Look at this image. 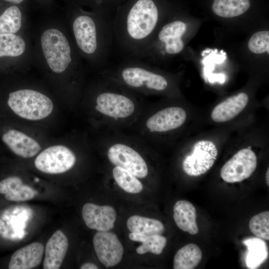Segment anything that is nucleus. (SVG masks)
I'll return each mask as SVG.
<instances>
[{"label":"nucleus","instance_id":"f257e3e1","mask_svg":"<svg viewBox=\"0 0 269 269\" xmlns=\"http://www.w3.org/2000/svg\"><path fill=\"white\" fill-rule=\"evenodd\" d=\"M158 0H125L113 18L114 45L125 57L140 58L160 26Z\"/></svg>","mask_w":269,"mask_h":269},{"label":"nucleus","instance_id":"f03ea898","mask_svg":"<svg viewBox=\"0 0 269 269\" xmlns=\"http://www.w3.org/2000/svg\"><path fill=\"white\" fill-rule=\"evenodd\" d=\"M76 14L72 27L78 48L93 63L106 68L114 45V14L97 9Z\"/></svg>","mask_w":269,"mask_h":269},{"label":"nucleus","instance_id":"7ed1b4c3","mask_svg":"<svg viewBox=\"0 0 269 269\" xmlns=\"http://www.w3.org/2000/svg\"><path fill=\"white\" fill-rule=\"evenodd\" d=\"M103 74L126 88L145 94L165 91L167 79L139 58L126 56L119 63L106 68Z\"/></svg>","mask_w":269,"mask_h":269},{"label":"nucleus","instance_id":"20e7f679","mask_svg":"<svg viewBox=\"0 0 269 269\" xmlns=\"http://www.w3.org/2000/svg\"><path fill=\"white\" fill-rule=\"evenodd\" d=\"M97 85L95 109L104 117L115 121L130 118L136 110L133 91L114 79L103 74Z\"/></svg>","mask_w":269,"mask_h":269},{"label":"nucleus","instance_id":"39448f33","mask_svg":"<svg viewBox=\"0 0 269 269\" xmlns=\"http://www.w3.org/2000/svg\"><path fill=\"white\" fill-rule=\"evenodd\" d=\"M5 105L12 114L32 121L47 118L54 108L53 103L48 97L31 89H20L9 93Z\"/></svg>","mask_w":269,"mask_h":269},{"label":"nucleus","instance_id":"423d86ee","mask_svg":"<svg viewBox=\"0 0 269 269\" xmlns=\"http://www.w3.org/2000/svg\"><path fill=\"white\" fill-rule=\"evenodd\" d=\"M41 45L51 70L56 73L66 71L73 59L72 49L65 35L58 29H48L41 35Z\"/></svg>","mask_w":269,"mask_h":269},{"label":"nucleus","instance_id":"0eeeda50","mask_svg":"<svg viewBox=\"0 0 269 269\" xmlns=\"http://www.w3.org/2000/svg\"><path fill=\"white\" fill-rule=\"evenodd\" d=\"M76 157L67 146L57 144L41 151L34 160V165L40 171L50 174H61L70 170L75 165Z\"/></svg>","mask_w":269,"mask_h":269},{"label":"nucleus","instance_id":"6e6552de","mask_svg":"<svg viewBox=\"0 0 269 269\" xmlns=\"http://www.w3.org/2000/svg\"><path fill=\"white\" fill-rule=\"evenodd\" d=\"M218 154L217 147L213 141L199 140L193 145L192 152L184 157L182 169L190 176L204 174L213 166Z\"/></svg>","mask_w":269,"mask_h":269},{"label":"nucleus","instance_id":"1a4fd4ad","mask_svg":"<svg viewBox=\"0 0 269 269\" xmlns=\"http://www.w3.org/2000/svg\"><path fill=\"white\" fill-rule=\"evenodd\" d=\"M110 162L121 167L138 178L145 177L148 172L147 164L141 155L133 147L121 142L110 145L107 152Z\"/></svg>","mask_w":269,"mask_h":269},{"label":"nucleus","instance_id":"9d476101","mask_svg":"<svg viewBox=\"0 0 269 269\" xmlns=\"http://www.w3.org/2000/svg\"><path fill=\"white\" fill-rule=\"evenodd\" d=\"M257 165V157L250 148L237 151L222 167L220 176L228 183L240 182L249 178Z\"/></svg>","mask_w":269,"mask_h":269},{"label":"nucleus","instance_id":"9b49d317","mask_svg":"<svg viewBox=\"0 0 269 269\" xmlns=\"http://www.w3.org/2000/svg\"><path fill=\"white\" fill-rule=\"evenodd\" d=\"M0 138L13 153L22 158H31L41 149V145L34 138L8 126L0 127Z\"/></svg>","mask_w":269,"mask_h":269},{"label":"nucleus","instance_id":"f8f14e48","mask_svg":"<svg viewBox=\"0 0 269 269\" xmlns=\"http://www.w3.org/2000/svg\"><path fill=\"white\" fill-rule=\"evenodd\" d=\"M93 242L98 259L106 267H114L121 262L124 249L116 234L98 231L95 234Z\"/></svg>","mask_w":269,"mask_h":269},{"label":"nucleus","instance_id":"ddd939ff","mask_svg":"<svg viewBox=\"0 0 269 269\" xmlns=\"http://www.w3.org/2000/svg\"><path fill=\"white\" fill-rule=\"evenodd\" d=\"M186 118V113L183 108L170 107L150 116L147 119L145 126L150 133H165L180 127L184 124Z\"/></svg>","mask_w":269,"mask_h":269},{"label":"nucleus","instance_id":"4468645a","mask_svg":"<svg viewBox=\"0 0 269 269\" xmlns=\"http://www.w3.org/2000/svg\"><path fill=\"white\" fill-rule=\"evenodd\" d=\"M82 215L87 227L98 231L112 230L117 218L116 210L112 206L91 203H86L83 206Z\"/></svg>","mask_w":269,"mask_h":269},{"label":"nucleus","instance_id":"2eb2a0df","mask_svg":"<svg viewBox=\"0 0 269 269\" xmlns=\"http://www.w3.org/2000/svg\"><path fill=\"white\" fill-rule=\"evenodd\" d=\"M248 102L249 97L244 92L229 97L213 108L211 113V119L216 123L228 122L239 115L245 109Z\"/></svg>","mask_w":269,"mask_h":269},{"label":"nucleus","instance_id":"dca6fc26","mask_svg":"<svg viewBox=\"0 0 269 269\" xmlns=\"http://www.w3.org/2000/svg\"><path fill=\"white\" fill-rule=\"evenodd\" d=\"M68 240L61 230L56 231L47 241L43 262L44 269H58L66 256Z\"/></svg>","mask_w":269,"mask_h":269},{"label":"nucleus","instance_id":"f3484780","mask_svg":"<svg viewBox=\"0 0 269 269\" xmlns=\"http://www.w3.org/2000/svg\"><path fill=\"white\" fill-rule=\"evenodd\" d=\"M43 245L39 242L32 243L16 251L11 256L8 264L9 269H31L41 262Z\"/></svg>","mask_w":269,"mask_h":269},{"label":"nucleus","instance_id":"a211bd4d","mask_svg":"<svg viewBox=\"0 0 269 269\" xmlns=\"http://www.w3.org/2000/svg\"><path fill=\"white\" fill-rule=\"evenodd\" d=\"M0 194L10 201H25L35 196L36 191L29 186L23 184L17 176H9L0 181Z\"/></svg>","mask_w":269,"mask_h":269},{"label":"nucleus","instance_id":"6ab92c4d","mask_svg":"<svg viewBox=\"0 0 269 269\" xmlns=\"http://www.w3.org/2000/svg\"><path fill=\"white\" fill-rule=\"evenodd\" d=\"M173 218L177 226L182 231L191 235L199 232L196 223L195 207L187 200H179L173 207Z\"/></svg>","mask_w":269,"mask_h":269},{"label":"nucleus","instance_id":"aec40b11","mask_svg":"<svg viewBox=\"0 0 269 269\" xmlns=\"http://www.w3.org/2000/svg\"><path fill=\"white\" fill-rule=\"evenodd\" d=\"M243 243L247 247L245 263L250 269H255L264 263L268 258L266 242L259 237L246 239Z\"/></svg>","mask_w":269,"mask_h":269},{"label":"nucleus","instance_id":"412c9836","mask_svg":"<svg viewBox=\"0 0 269 269\" xmlns=\"http://www.w3.org/2000/svg\"><path fill=\"white\" fill-rule=\"evenodd\" d=\"M202 259V253L200 248L195 244H188L180 248L175 255L173 269H194Z\"/></svg>","mask_w":269,"mask_h":269},{"label":"nucleus","instance_id":"4be33fe9","mask_svg":"<svg viewBox=\"0 0 269 269\" xmlns=\"http://www.w3.org/2000/svg\"><path fill=\"white\" fill-rule=\"evenodd\" d=\"M127 227L131 232L146 235H161L164 231V225L159 220L139 215L131 216Z\"/></svg>","mask_w":269,"mask_h":269},{"label":"nucleus","instance_id":"5701e85b","mask_svg":"<svg viewBox=\"0 0 269 269\" xmlns=\"http://www.w3.org/2000/svg\"><path fill=\"white\" fill-rule=\"evenodd\" d=\"M129 236L131 240L141 243V245L136 249V253L139 255L147 252L160 255L167 243L166 238L161 235H146L131 232Z\"/></svg>","mask_w":269,"mask_h":269},{"label":"nucleus","instance_id":"b1692460","mask_svg":"<svg viewBox=\"0 0 269 269\" xmlns=\"http://www.w3.org/2000/svg\"><path fill=\"white\" fill-rule=\"evenodd\" d=\"M250 6V0H214L212 9L218 16L230 18L244 13Z\"/></svg>","mask_w":269,"mask_h":269},{"label":"nucleus","instance_id":"393cba45","mask_svg":"<svg viewBox=\"0 0 269 269\" xmlns=\"http://www.w3.org/2000/svg\"><path fill=\"white\" fill-rule=\"evenodd\" d=\"M24 39L15 34H0V57H17L25 50Z\"/></svg>","mask_w":269,"mask_h":269},{"label":"nucleus","instance_id":"a878e982","mask_svg":"<svg viewBox=\"0 0 269 269\" xmlns=\"http://www.w3.org/2000/svg\"><path fill=\"white\" fill-rule=\"evenodd\" d=\"M22 13L19 8L13 5L0 15V34H14L20 28Z\"/></svg>","mask_w":269,"mask_h":269},{"label":"nucleus","instance_id":"bb28decb","mask_svg":"<svg viewBox=\"0 0 269 269\" xmlns=\"http://www.w3.org/2000/svg\"><path fill=\"white\" fill-rule=\"evenodd\" d=\"M113 175L117 184L127 192L137 194L143 189V185L138 178L121 167L115 166Z\"/></svg>","mask_w":269,"mask_h":269},{"label":"nucleus","instance_id":"cd10ccee","mask_svg":"<svg viewBox=\"0 0 269 269\" xmlns=\"http://www.w3.org/2000/svg\"><path fill=\"white\" fill-rule=\"evenodd\" d=\"M249 227L251 232L257 237L269 240V212H262L254 216L250 220Z\"/></svg>","mask_w":269,"mask_h":269},{"label":"nucleus","instance_id":"c85d7f7f","mask_svg":"<svg viewBox=\"0 0 269 269\" xmlns=\"http://www.w3.org/2000/svg\"><path fill=\"white\" fill-rule=\"evenodd\" d=\"M248 46L249 50L255 54L265 52L269 53V31L265 30L255 33L250 38Z\"/></svg>","mask_w":269,"mask_h":269},{"label":"nucleus","instance_id":"c756f323","mask_svg":"<svg viewBox=\"0 0 269 269\" xmlns=\"http://www.w3.org/2000/svg\"><path fill=\"white\" fill-rule=\"evenodd\" d=\"M92 6L95 9L100 10L113 14L125 0H82Z\"/></svg>","mask_w":269,"mask_h":269},{"label":"nucleus","instance_id":"7c9ffc66","mask_svg":"<svg viewBox=\"0 0 269 269\" xmlns=\"http://www.w3.org/2000/svg\"><path fill=\"white\" fill-rule=\"evenodd\" d=\"M80 269H98V267L94 264L91 263H86L82 265L80 268Z\"/></svg>","mask_w":269,"mask_h":269},{"label":"nucleus","instance_id":"2f4dec72","mask_svg":"<svg viewBox=\"0 0 269 269\" xmlns=\"http://www.w3.org/2000/svg\"><path fill=\"white\" fill-rule=\"evenodd\" d=\"M5 1L9 2L10 3L14 4H19L22 3L25 0H4Z\"/></svg>","mask_w":269,"mask_h":269},{"label":"nucleus","instance_id":"473e14b6","mask_svg":"<svg viewBox=\"0 0 269 269\" xmlns=\"http://www.w3.org/2000/svg\"><path fill=\"white\" fill-rule=\"evenodd\" d=\"M269 168H268L266 174V181L267 185L269 186Z\"/></svg>","mask_w":269,"mask_h":269}]
</instances>
